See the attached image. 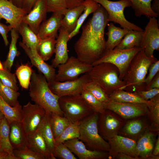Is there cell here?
<instances>
[{
  "instance_id": "obj_1",
  "label": "cell",
  "mask_w": 159,
  "mask_h": 159,
  "mask_svg": "<svg viewBox=\"0 0 159 159\" xmlns=\"http://www.w3.org/2000/svg\"><path fill=\"white\" fill-rule=\"evenodd\" d=\"M109 22L106 11L100 5L82 26L81 35L75 44L78 58L92 65L102 55L105 51V29Z\"/></svg>"
},
{
  "instance_id": "obj_2",
  "label": "cell",
  "mask_w": 159,
  "mask_h": 159,
  "mask_svg": "<svg viewBox=\"0 0 159 159\" xmlns=\"http://www.w3.org/2000/svg\"><path fill=\"white\" fill-rule=\"evenodd\" d=\"M29 94L32 100L46 111L64 116L59 106L60 97L50 90L48 83L42 74L34 71L29 86Z\"/></svg>"
},
{
  "instance_id": "obj_3",
  "label": "cell",
  "mask_w": 159,
  "mask_h": 159,
  "mask_svg": "<svg viewBox=\"0 0 159 159\" xmlns=\"http://www.w3.org/2000/svg\"><path fill=\"white\" fill-rule=\"evenodd\" d=\"M157 60L154 56H147L144 49L142 48L133 58L122 79L125 85L122 90L132 92L146 90L145 80L148 68L151 63Z\"/></svg>"
},
{
  "instance_id": "obj_4",
  "label": "cell",
  "mask_w": 159,
  "mask_h": 159,
  "mask_svg": "<svg viewBox=\"0 0 159 159\" xmlns=\"http://www.w3.org/2000/svg\"><path fill=\"white\" fill-rule=\"evenodd\" d=\"M87 73L91 81L99 85L109 96L117 90H122L125 85L124 81L119 78L118 68L110 63L93 65Z\"/></svg>"
},
{
  "instance_id": "obj_5",
  "label": "cell",
  "mask_w": 159,
  "mask_h": 159,
  "mask_svg": "<svg viewBox=\"0 0 159 159\" xmlns=\"http://www.w3.org/2000/svg\"><path fill=\"white\" fill-rule=\"evenodd\" d=\"M98 115L94 112L80 122L79 139L90 150L108 152L110 145L98 132Z\"/></svg>"
},
{
  "instance_id": "obj_6",
  "label": "cell",
  "mask_w": 159,
  "mask_h": 159,
  "mask_svg": "<svg viewBox=\"0 0 159 159\" xmlns=\"http://www.w3.org/2000/svg\"><path fill=\"white\" fill-rule=\"evenodd\" d=\"M59 103L64 116L70 123L80 122L95 112L80 94L60 97Z\"/></svg>"
},
{
  "instance_id": "obj_7",
  "label": "cell",
  "mask_w": 159,
  "mask_h": 159,
  "mask_svg": "<svg viewBox=\"0 0 159 159\" xmlns=\"http://www.w3.org/2000/svg\"><path fill=\"white\" fill-rule=\"evenodd\" d=\"M141 49L140 47H136L130 49H114L105 51L100 58L92 64V66L103 62L111 63L118 68L119 78L122 80L131 61Z\"/></svg>"
},
{
  "instance_id": "obj_8",
  "label": "cell",
  "mask_w": 159,
  "mask_h": 159,
  "mask_svg": "<svg viewBox=\"0 0 159 159\" xmlns=\"http://www.w3.org/2000/svg\"><path fill=\"white\" fill-rule=\"evenodd\" d=\"M102 6L106 11L109 21L119 24L121 27L130 30L144 31L143 29L126 19L124 14L125 8L131 6L129 0L112 1L109 0H92Z\"/></svg>"
},
{
  "instance_id": "obj_9",
  "label": "cell",
  "mask_w": 159,
  "mask_h": 159,
  "mask_svg": "<svg viewBox=\"0 0 159 159\" xmlns=\"http://www.w3.org/2000/svg\"><path fill=\"white\" fill-rule=\"evenodd\" d=\"M125 120L114 112L105 109L99 113L97 127L100 135L107 140L118 134Z\"/></svg>"
},
{
  "instance_id": "obj_10",
  "label": "cell",
  "mask_w": 159,
  "mask_h": 159,
  "mask_svg": "<svg viewBox=\"0 0 159 159\" xmlns=\"http://www.w3.org/2000/svg\"><path fill=\"white\" fill-rule=\"evenodd\" d=\"M92 65L72 56L64 63L58 66L56 79L60 82L71 81L78 78L81 74L88 72Z\"/></svg>"
},
{
  "instance_id": "obj_11",
  "label": "cell",
  "mask_w": 159,
  "mask_h": 159,
  "mask_svg": "<svg viewBox=\"0 0 159 159\" xmlns=\"http://www.w3.org/2000/svg\"><path fill=\"white\" fill-rule=\"evenodd\" d=\"M105 109L110 110L127 120L142 116H147L148 108L147 104L116 102L110 100L104 105Z\"/></svg>"
},
{
  "instance_id": "obj_12",
  "label": "cell",
  "mask_w": 159,
  "mask_h": 159,
  "mask_svg": "<svg viewBox=\"0 0 159 159\" xmlns=\"http://www.w3.org/2000/svg\"><path fill=\"white\" fill-rule=\"evenodd\" d=\"M46 113L43 107L35 103L32 104L30 102L23 106L21 122L27 135L37 130Z\"/></svg>"
},
{
  "instance_id": "obj_13",
  "label": "cell",
  "mask_w": 159,
  "mask_h": 159,
  "mask_svg": "<svg viewBox=\"0 0 159 159\" xmlns=\"http://www.w3.org/2000/svg\"><path fill=\"white\" fill-rule=\"evenodd\" d=\"M90 81L86 73L75 80L60 82L55 80L48 83L51 91L60 97L80 94L83 90L84 85Z\"/></svg>"
},
{
  "instance_id": "obj_14",
  "label": "cell",
  "mask_w": 159,
  "mask_h": 159,
  "mask_svg": "<svg viewBox=\"0 0 159 159\" xmlns=\"http://www.w3.org/2000/svg\"><path fill=\"white\" fill-rule=\"evenodd\" d=\"M158 26L156 17H151L144 30L140 47L144 49L145 54L149 57L154 56L155 50H159Z\"/></svg>"
},
{
  "instance_id": "obj_15",
  "label": "cell",
  "mask_w": 159,
  "mask_h": 159,
  "mask_svg": "<svg viewBox=\"0 0 159 159\" xmlns=\"http://www.w3.org/2000/svg\"><path fill=\"white\" fill-rule=\"evenodd\" d=\"M150 129L148 117L142 116L126 120L118 135L137 141Z\"/></svg>"
},
{
  "instance_id": "obj_16",
  "label": "cell",
  "mask_w": 159,
  "mask_h": 159,
  "mask_svg": "<svg viewBox=\"0 0 159 159\" xmlns=\"http://www.w3.org/2000/svg\"><path fill=\"white\" fill-rule=\"evenodd\" d=\"M27 14L22 8L8 0H0V19H3L12 28L18 30L24 17Z\"/></svg>"
},
{
  "instance_id": "obj_17",
  "label": "cell",
  "mask_w": 159,
  "mask_h": 159,
  "mask_svg": "<svg viewBox=\"0 0 159 159\" xmlns=\"http://www.w3.org/2000/svg\"><path fill=\"white\" fill-rule=\"evenodd\" d=\"M63 143L80 159H111L108 152L90 150L78 138L67 140Z\"/></svg>"
},
{
  "instance_id": "obj_18",
  "label": "cell",
  "mask_w": 159,
  "mask_h": 159,
  "mask_svg": "<svg viewBox=\"0 0 159 159\" xmlns=\"http://www.w3.org/2000/svg\"><path fill=\"white\" fill-rule=\"evenodd\" d=\"M19 45L29 58L32 65L45 77L48 82L56 80L55 68L46 63L39 55L36 50L27 47L22 42H19Z\"/></svg>"
},
{
  "instance_id": "obj_19",
  "label": "cell",
  "mask_w": 159,
  "mask_h": 159,
  "mask_svg": "<svg viewBox=\"0 0 159 159\" xmlns=\"http://www.w3.org/2000/svg\"><path fill=\"white\" fill-rule=\"evenodd\" d=\"M47 13L45 0H37L30 12L24 17L22 21L37 34L41 24L46 19Z\"/></svg>"
},
{
  "instance_id": "obj_20",
  "label": "cell",
  "mask_w": 159,
  "mask_h": 159,
  "mask_svg": "<svg viewBox=\"0 0 159 159\" xmlns=\"http://www.w3.org/2000/svg\"><path fill=\"white\" fill-rule=\"evenodd\" d=\"M110 145L108 152L112 159L116 153H122L129 155L137 159L135 155L136 141L117 135L107 140Z\"/></svg>"
},
{
  "instance_id": "obj_21",
  "label": "cell",
  "mask_w": 159,
  "mask_h": 159,
  "mask_svg": "<svg viewBox=\"0 0 159 159\" xmlns=\"http://www.w3.org/2000/svg\"><path fill=\"white\" fill-rule=\"evenodd\" d=\"M159 134L150 129L136 141L135 155L137 159H149Z\"/></svg>"
},
{
  "instance_id": "obj_22",
  "label": "cell",
  "mask_w": 159,
  "mask_h": 159,
  "mask_svg": "<svg viewBox=\"0 0 159 159\" xmlns=\"http://www.w3.org/2000/svg\"><path fill=\"white\" fill-rule=\"evenodd\" d=\"M51 16L43 21L40 26L37 35L41 39L57 38V32L61 26L64 15L59 12L52 13Z\"/></svg>"
},
{
  "instance_id": "obj_23",
  "label": "cell",
  "mask_w": 159,
  "mask_h": 159,
  "mask_svg": "<svg viewBox=\"0 0 159 159\" xmlns=\"http://www.w3.org/2000/svg\"><path fill=\"white\" fill-rule=\"evenodd\" d=\"M59 34L56 39L55 55L52 61V65L56 68L63 64L69 57L68 55L67 43L69 40V34L65 29L61 26L59 30Z\"/></svg>"
},
{
  "instance_id": "obj_24",
  "label": "cell",
  "mask_w": 159,
  "mask_h": 159,
  "mask_svg": "<svg viewBox=\"0 0 159 159\" xmlns=\"http://www.w3.org/2000/svg\"><path fill=\"white\" fill-rule=\"evenodd\" d=\"M27 145L43 156L45 159H55L50 153L45 141L38 128L32 134L27 135Z\"/></svg>"
},
{
  "instance_id": "obj_25",
  "label": "cell",
  "mask_w": 159,
  "mask_h": 159,
  "mask_svg": "<svg viewBox=\"0 0 159 159\" xmlns=\"http://www.w3.org/2000/svg\"><path fill=\"white\" fill-rule=\"evenodd\" d=\"M9 125V139L13 149L27 145V135L21 122H14Z\"/></svg>"
},
{
  "instance_id": "obj_26",
  "label": "cell",
  "mask_w": 159,
  "mask_h": 159,
  "mask_svg": "<svg viewBox=\"0 0 159 159\" xmlns=\"http://www.w3.org/2000/svg\"><path fill=\"white\" fill-rule=\"evenodd\" d=\"M85 8V6L82 4L72 8L67 9L65 11L62 20L61 26L66 29L69 34L75 29L79 18Z\"/></svg>"
},
{
  "instance_id": "obj_27",
  "label": "cell",
  "mask_w": 159,
  "mask_h": 159,
  "mask_svg": "<svg viewBox=\"0 0 159 159\" xmlns=\"http://www.w3.org/2000/svg\"><path fill=\"white\" fill-rule=\"evenodd\" d=\"M107 26L108 31L105 34L108 38L105 42V51L114 49L129 30L116 26L112 22L108 24Z\"/></svg>"
},
{
  "instance_id": "obj_28",
  "label": "cell",
  "mask_w": 159,
  "mask_h": 159,
  "mask_svg": "<svg viewBox=\"0 0 159 159\" xmlns=\"http://www.w3.org/2000/svg\"><path fill=\"white\" fill-rule=\"evenodd\" d=\"M22 108L19 103L14 106H11L0 95V111L9 125L14 122H21Z\"/></svg>"
},
{
  "instance_id": "obj_29",
  "label": "cell",
  "mask_w": 159,
  "mask_h": 159,
  "mask_svg": "<svg viewBox=\"0 0 159 159\" xmlns=\"http://www.w3.org/2000/svg\"><path fill=\"white\" fill-rule=\"evenodd\" d=\"M18 31L22 37V42L27 47L37 50L41 40L37 34L27 24L23 21L20 24Z\"/></svg>"
},
{
  "instance_id": "obj_30",
  "label": "cell",
  "mask_w": 159,
  "mask_h": 159,
  "mask_svg": "<svg viewBox=\"0 0 159 159\" xmlns=\"http://www.w3.org/2000/svg\"><path fill=\"white\" fill-rule=\"evenodd\" d=\"M143 32L144 31L129 30L114 49H127L136 47H140Z\"/></svg>"
},
{
  "instance_id": "obj_31",
  "label": "cell",
  "mask_w": 159,
  "mask_h": 159,
  "mask_svg": "<svg viewBox=\"0 0 159 159\" xmlns=\"http://www.w3.org/2000/svg\"><path fill=\"white\" fill-rule=\"evenodd\" d=\"M110 100L119 102L133 103H145L148 105L150 100H144L135 92H132L122 89L117 90L109 96Z\"/></svg>"
},
{
  "instance_id": "obj_32",
  "label": "cell",
  "mask_w": 159,
  "mask_h": 159,
  "mask_svg": "<svg viewBox=\"0 0 159 159\" xmlns=\"http://www.w3.org/2000/svg\"><path fill=\"white\" fill-rule=\"evenodd\" d=\"M49 112L48 111H46L45 115L38 128L44 139L49 150L53 155L55 143L49 122Z\"/></svg>"
},
{
  "instance_id": "obj_33",
  "label": "cell",
  "mask_w": 159,
  "mask_h": 159,
  "mask_svg": "<svg viewBox=\"0 0 159 159\" xmlns=\"http://www.w3.org/2000/svg\"><path fill=\"white\" fill-rule=\"evenodd\" d=\"M147 105L148 113L147 117L150 123L151 130L159 133V94L149 100Z\"/></svg>"
},
{
  "instance_id": "obj_34",
  "label": "cell",
  "mask_w": 159,
  "mask_h": 159,
  "mask_svg": "<svg viewBox=\"0 0 159 159\" xmlns=\"http://www.w3.org/2000/svg\"><path fill=\"white\" fill-rule=\"evenodd\" d=\"M10 31L11 41L9 51L6 60L2 63L4 68L11 71L15 57L18 56L20 53L18 51L16 46L17 40L19 38L18 31L16 29L13 28Z\"/></svg>"
},
{
  "instance_id": "obj_35",
  "label": "cell",
  "mask_w": 159,
  "mask_h": 159,
  "mask_svg": "<svg viewBox=\"0 0 159 159\" xmlns=\"http://www.w3.org/2000/svg\"><path fill=\"white\" fill-rule=\"evenodd\" d=\"M131 3V6L134 9L135 16L140 17L143 15L150 19L158 17L151 8V2L153 0H129Z\"/></svg>"
},
{
  "instance_id": "obj_36",
  "label": "cell",
  "mask_w": 159,
  "mask_h": 159,
  "mask_svg": "<svg viewBox=\"0 0 159 159\" xmlns=\"http://www.w3.org/2000/svg\"><path fill=\"white\" fill-rule=\"evenodd\" d=\"M82 4L85 6L84 10L79 18L75 29L69 34V40L78 33L80 27L87 16L90 14L95 12L100 6V4L92 0H85Z\"/></svg>"
},
{
  "instance_id": "obj_37",
  "label": "cell",
  "mask_w": 159,
  "mask_h": 159,
  "mask_svg": "<svg viewBox=\"0 0 159 159\" xmlns=\"http://www.w3.org/2000/svg\"><path fill=\"white\" fill-rule=\"evenodd\" d=\"M56 38L51 37L40 40L37 51L44 61L49 60L55 53Z\"/></svg>"
},
{
  "instance_id": "obj_38",
  "label": "cell",
  "mask_w": 159,
  "mask_h": 159,
  "mask_svg": "<svg viewBox=\"0 0 159 159\" xmlns=\"http://www.w3.org/2000/svg\"><path fill=\"white\" fill-rule=\"evenodd\" d=\"M49 121L55 139L71 123L64 117L53 112H49Z\"/></svg>"
},
{
  "instance_id": "obj_39",
  "label": "cell",
  "mask_w": 159,
  "mask_h": 159,
  "mask_svg": "<svg viewBox=\"0 0 159 159\" xmlns=\"http://www.w3.org/2000/svg\"><path fill=\"white\" fill-rule=\"evenodd\" d=\"M10 125L4 117L0 124V148L14 156L9 139Z\"/></svg>"
},
{
  "instance_id": "obj_40",
  "label": "cell",
  "mask_w": 159,
  "mask_h": 159,
  "mask_svg": "<svg viewBox=\"0 0 159 159\" xmlns=\"http://www.w3.org/2000/svg\"><path fill=\"white\" fill-rule=\"evenodd\" d=\"M34 71L27 64H22L16 69L15 74L20 86L23 89L29 88L31 77Z\"/></svg>"
},
{
  "instance_id": "obj_41",
  "label": "cell",
  "mask_w": 159,
  "mask_h": 159,
  "mask_svg": "<svg viewBox=\"0 0 159 159\" xmlns=\"http://www.w3.org/2000/svg\"><path fill=\"white\" fill-rule=\"evenodd\" d=\"M83 89L92 94L103 105L107 103L110 100L109 95L103 89L91 81L86 83L83 86Z\"/></svg>"
},
{
  "instance_id": "obj_42",
  "label": "cell",
  "mask_w": 159,
  "mask_h": 159,
  "mask_svg": "<svg viewBox=\"0 0 159 159\" xmlns=\"http://www.w3.org/2000/svg\"><path fill=\"white\" fill-rule=\"evenodd\" d=\"M80 122L71 123L61 134L55 139V144L63 143L65 141L74 138H79Z\"/></svg>"
},
{
  "instance_id": "obj_43",
  "label": "cell",
  "mask_w": 159,
  "mask_h": 159,
  "mask_svg": "<svg viewBox=\"0 0 159 159\" xmlns=\"http://www.w3.org/2000/svg\"><path fill=\"white\" fill-rule=\"evenodd\" d=\"M20 93L4 85L0 80V95L9 104L15 106L19 102L18 98Z\"/></svg>"
},
{
  "instance_id": "obj_44",
  "label": "cell",
  "mask_w": 159,
  "mask_h": 159,
  "mask_svg": "<svg viewBox=\"0 0 159 159\" xmlns=\"http://www.w3.org/2000/svg\"><path fill=\"white\" fill-rule=\"evenodd\" d=\"M13 151L17 159H45L43 156L34 151L27 145L14 149Z\"/></svg>"
},
{
  "instance_id": "obj_45",
  "label": "cell",
  "mask_w": 159,
  "mask_h": 159,
  "mask_svg": "<svg viewBox=\"0 0 159 159\" xmlns=\"http://www.w3.org/2000/svg\"><path fill=\"white\" fill-rule=\"evenodd\" d=\"M80 95L95 112L99 113L105 109L103 104L89 92L83 90Z\"/></svg>"
},
{
  "instance_id": "obj_46",
  "label": "cell",
  "mask_w": 159,
  "mask_h": 159,
  "mask_svg": "<svg viewBox=\"0 0 159 159\" xmlns=\"http://www.w3.org/2000/svg\"><path fill=\"white\" fill-rule=\"evenodd\" d=\"M16 77L15 73H11L6 69L0 70V80L1 82L4 85L18 91L19 88Z\"/></svg>"
},
{
  "instance_id": "obj_47",
  "label": "cell",
  "mask_w": 159,
  "mask_h": 159,
  "mask_svg": "<svg viewBox=\"0 0 159 159\" xmlns=\"http://www.w3.org/2000/svg\"><path fill=\"white\" fill-rule=\"evenodd\" d=\"M53 154L56 158L77 159L74 155L63 143L55 144Z\"/></svg>"
},
{
  "instance_id": "obj_48",
  "label": "cell",
  "mask_w": 159,
  "mask_h": 159,
  "mask_svg": "<svg viewBox=\"0 0 159 159\" xmlns=\"http://www.w3.org/2000/svg\"><path fill=\"white\" fill-rule=\"evenodd\" d=\"M47 12H59L64 14L67 9V0H45Z\"/></svg>"
},
{
  "instance_id": "obj_49",
  "label": "cell",
  "mask_w": 159,
  "mask_h": 159,
  "mask_svg": "<svg viewBox=\"0 0 159 159\" xmlns=\"http://www.w3.org/2000/svg\"><path fill=\"white\" fill-rule=\"evenodd\" d=\"M159 72V60L151 63L148 69V74L145 79V82L146 86V90H148L151 81L156 74Z\"/></svg>"
},
{
  "instance_id": "obj_50",
  "label": "cell",
  "mask_w": 159,
  "mask_h": 159,
  "mask_svg": "<svg viewBox=\"0 0 159 159\" xmlns=\"http://www.w3.org/2000/svg\"><path fill=\"white\" fill-rule=\"evenodd\" d=\"M135 93L143 100L148 101L159 94V88H154L146 90L140 91Z\"/></svg>"
},
{
  "instance_id": "obj_51",
  "label": "cell",
  "mask_w": 159,
  "mask_h": 159,
  "mask_svg": "<svg viewBox=\"0 0 159 159\" xmlns=\"http://www.w3.org/2000/svg\"><path fill=\"white\" fill-rule=\"evenodd\" d=\"M12 29V28L9 25L7 26L0 22V34L3 37L6 46H7L9 44L7 34Z\"/></svg>"
},
{
  "instance_id": "obj_52",
  "label": "cell",
  "mask_w": 159,
  "mask_h": 159,
  "mask_svg": "<svg viewBox=\"0 0 159 159\" xmlns=\"http://www.w3.org/2000/svg\"><path fill=\"white\" fill-rule=\"evenodd\" d=\"M37 0H23L22 8L28 13L32 9Z\"/></svg>"
},
{
  "instance_id": "obj_53",
  "label": "cell",
  "mask_w": 159,
  "mask_h": 159,
  "mask_svg": "<svg viewBox=\"0 0 159 159\" xmlns=\"http://www.w3.org/2000/svg\"><path fill=\"white\" fill-rule=\"evenodd\" d=\"M154 88H159V72L152 79L148 87V90Z\"/></svg>"
},
{
  "instance_id": "obj_54",
  "label": "cell",
  "mask_w": 159,
  "mask_h": 159,
  "mask_svg": "<svg viewBox=\"0 0 159 159\" xmlns=\"http://www.w3.org/2000/svg\"><path fill=\"white\" fill-rule=\"evenodd\" d=\"M85 0H67V9H71L81 4Z\"/></svg>"
},
{
  "instance_id": "obj_55",
  "label": "cell",
  "mask_w": 159,
  "mask_h": 159,
  "mask_svg": "<svg viewBox=\"0 0 159 159\" xmlns=\"http://www.w3.org/2000/svg\"><path fill=\"white\" fill-rule=\"evenodd\" d=\"M112 159H135L133 157L126 154L118 153L113 155Z\"/></svg>"
},
{
  "instance_id": "obj_56",
  "label": "cell",
  "mask_w": 159,
  "mask_h": 159,
  "mask_svg": "<svg viewBox=\"0 0 159 159\" xmlns=\"http://www.w3.org/2000/svg\"><path fill=\"white\" fill-rule=\"evenodd\" d=\"M0 159H17L13 156L0 148Z\"/></svg>"
},
{
  "instance_id": "obj_57",
  "label": "cell",
  "mask_w": 159,
  "mask_h": 159,
  "mask_svg": "<svg viewBox=\"0 0 159 159\" xmlns=\"http://www.w3.org/2000/svg\"><path fill=\"white\" fill-rule=\"evenodd\" d=\"M152 10L159 15V0H153V3L151 4Z\"/></svg>"
},
{
  "instance_id": "obj_58",
  "label": "cell",
  "mask_w": 159,
  "mask_h": 159,
  "mask_svg": "<svg viewBox=\"0 0 159 159\" xmlns=\"http://www.w3.org/2000/svg\"><path fill=\"white\" fill-rule=\"evenodd\" d=\"M152 154L154 155L159 156V135L156 139Z\"/></svg>"
},
{
  "instance_id": "obj_59",
  "label": "cell",
  "mask_w": 159,
  "mask_h": 159,
  "mask_svg": "<svg viewBox=\"0 0 159 159\" xmlns=\"http://www.w3.org/2000/svg\"><path fill=\"white\" fill-rule=\"evenodd\" d=\"M23 0H11V2L16 6L22 8Z\"/></svg>"
},
{
  "instance_id": "obj_60",
  "label": "cell",
  "mask_w": 159,
  "mask_h": 159,
  "mask_svg": "<svg viewBox=\"0 0 159 159\" xmlns=\"http://www.w3.org/2000/svg\"><path fill=\"white\" fill-rule=\"evenodd\" d=\"M4 117V115L0 111V124L1 123L2 119Z\"/></svg>"
},
{
  "instance_id": "obj_61",
  "label": "cell",
  "mask_w": 159,
  "mask_h": 159,
  "mask_svg": "<svg viewBox=\"0 0 159 159\" xmlns=\"http://www.w3.org/2000/svg\"><path fill=\"white\" fill-rule=\"evenodd\" d=\"M4 69L2 63L0 60V70H3Z\"/></svg>"
},
{
  "instance_id": "obj_62",
  "label": "cell",
  "mask_w": 159,
  "mask_h": 159,
  "mask_svg": "<svg viewBox=\"0 0 159 159\" xmlns=\"http://www.w3.org/2000/svg\"><path fill=\"white\" fill-rule=\"evenodd\" d=\"M9 0V1H11V0Z\"/></svg>"
}]
</instances>
